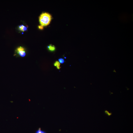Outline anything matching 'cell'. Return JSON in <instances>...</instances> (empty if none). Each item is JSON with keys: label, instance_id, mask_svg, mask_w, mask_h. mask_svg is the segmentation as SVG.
I'll use <instances>...</instances> for the list:
<instances>
[{"label": "cell", "instance_id": "cell-1", "mask_svg": "<svg viewBox=\"0 0 133 133\" xmlns=\"http://www.w3.org/2000/svg\"><path fill=\"white\" fill-rule=\"evenodd\" d=\"M52 17L49 13L45 12L42 13L39 16V22L41 25L46 26L50 23Z\"/></svg>", "mask_w": 133, "mask_h": 133}, {"label": "cell", "instance_id": "cell-2", "mask_svg": "<svg viewBox=\"0 0 133 133\" xmlns=\"http://www.w3.org/2000/svg\"><path fill=\"white\" fill-rule=\"evenodd\" d=\"M15 55L18 56L24 57L26 55L25 49L23 47L20 46L18 47L15 50Z\"/></svg>", "mask_w": 133, "mask_h": 133}, {"label": "cell", "instance_id": "cell-3", "mask_svg": "<svg viewBox=\"0 0 133 133\" xmlns=\"http://www.w3.org/2000/svg\"><path fill=\"white\" fill-rule=\"evenodd\" d=\"M47 48L48 50L51 52L55 51L56 49L55 46L52 44L49 45L47 46Z\"/></svg>", "mask_w": 133, "mask_h": 133}, {"label": "cell", "instance_id": "cell-4", "mask_svg": "<svg viewBox=\"0 0 133 133\" xmlns=\"http://www.w3.org/2000/svg\"><path fill=\"white\" fill-rule=\"evenodd\" d=\"M28 26H25L23 25H21L19 26V29L20 31H24L27 30Z\"/></svg>", "mask_w": 133, "mask_h": 133}, {"label": "cell", "instance_id": "cell-5", "mask_svg": "<svg viewBox=\"0 0 133 133\" xmlns=\"http://www.w3.org/2000/svg\"><path fill=\"white\" fill-rule=\"evenodd\" d=\"M54 66L56 67L58 69H59L61 68L60 66V64L59 62L56 61L54 63Z\"/></svg>", "mask_w": 133, "mask_h": 133}, {"label": "cell", "instance_id": "cell-6", "mask_svg": "<svg viewBox=\"0 0 133 133\" xmlns=\"http://www.w3.org/2000/svg\"><path fill=\"white\" fill-rule=\"evenodd\" d=\"M104 112L106 115L109 116H111L112 115V113H109L107 110H105Z\"/></svg>", "mask_w": 133, "mask_h": 133}, {"label": "cell", "instance_id": "cell-7", "mask_svg": "<svg viewBox=\"0 0 133 133\" xmlns=\"http://www.w3.org/2000/svg\"><path fill=\"white\" fill-rule=\"evenodd\" d=\"M35 133H46L45 132L42 131L41 130L40 128H39V129L36 131Z\"/></svg>", "mask_w": 133, "mask_h": 133}, {"label": "cell", "instance_id": "cell-8", "mask_svg": "<svg viewBox=\"0 0 133 133\" xmlns=\"http://www.w3.org/2000/svg\"><path fill=\"white\" fill-rule=\"evenodd\" d=\"M59 62L61 63L62 64L64 63L65 61L62 58H60L58 59Z\"/></svg>", "mask_w": 133, "mask_h": 133}, {"label": "cell", "instance_id": "cell-9", "mask_svg": "<svg viewBox=\"0 0 133 133\" xmlns=\"http://www.w3.org/2000/svg\"><path fill=\"white\" fill-rule=\"evenodd\" d=\"M38 28L41 29L42 30L43 29V26L42 25H39L38 26Z\"/></svg>", "mask_w": 133, "mask_h": 133}]
</instances>
